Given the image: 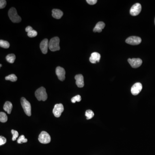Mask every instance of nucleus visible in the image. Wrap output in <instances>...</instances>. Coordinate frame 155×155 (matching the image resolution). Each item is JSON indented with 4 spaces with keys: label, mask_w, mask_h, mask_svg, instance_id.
<instances>
[{
    "label": "nucleus",
    "mask_w": 155,
    "mask_h": 155,
    "mask_svg": "<svg viewBox=\"0 0 155 155\" xmlns=\"http://www.w3.org/2000/svg\"><path fill=\"white\" fill-rule=\"evenodd\" d=\"M8 16L12 22L14 23H19L21 21V18L18 15L15 8H12L8 11Z\"/></svg>",
    "instance_id": "f257e3e1"
},
{
    "label": "nucleus",
    "mask_w": 155,
    "mask_h": 155,
    "mask_svg": "<svg viewBox=\"0 0 155 155\" xmlns=\"http://www.w3.org/2000/svg\"><path fill=\"white\" fill-rule=\"evenodd\" d=\"M60 38L55 37L50 40L49 42V48L51 51H56L60 50Z\"/></svg>",
    "instance_id": "f03ea898"
},
{
    "label": "nucleus",
    "mask_w": 155,
    "mask_h": 155,
    "mask_svg": "<svg viewBox=\"0 0 155 155\" xmlns=\"http://www.w3.org/2000/svg\"><path fill=\"white\" fill-rule=\"evenodd\" d=\"M35 96L39 101H45L47 98V95L46 89L44 87H41L36 90Z\"/></svg>",
    "instance_id": "7ed1b4c3"
},
{
    "label": "nucleus",
    "mask_w": 155,
    "mask_h": 155,
    "mask_svg": "<svg viewBox=\"0 0 155 155\" xmlns=\"http://www.w3.org/2000/svg\"><path fill=\"white\" fill-rule=\"evenodd\" d=\"M21 103L25 113L29 116H31V104L25 97L21 99Z\"/></svg>",
    "instance_id": "20e7f679"
},
{
    "label": "nucleus",
    "mask_w": 155,
    "mask_h": 155,
    "mask_svg": "<svg viewBox=\"0 0 155 155\" xmlns=\"http://www.w3.org/2000/svg\"><path fill=\"white\" fill-rule=\"evenodd\" d=\"M38 140L41 144H48L51 141V137L47 132L43 131L39 135Z\"/></svg>",
    "instance_id": "39448f33"
},
{
    "label": "nucleus",
    "mask_w": 155,
    "mask_h": 155,
    "mask_svg": "<svg viewBox=\"0 0 155 155\" xmlns=\"http://www.w3.org/2000/svg\"><path fill=\"white\" fill-rule=\"evenodd\" d=\"M64 111V107L62 103L57 104L54 105L53 112L55 116L57 118L60 117Z\"/></svg>",
    "instance_id": "423d86ee"
},
{
    "label": "nucleus",
    "mask_w": 155,
    "mask_h": 155,
    "mask_svg": "<svg viewBox=\"0 0 155 155\" xmlns=\"http://www.w3.org/2000/svg\"><path fill=\"white\" fill-rule=\"evenodd\" d=\"M141 5L139 3H136L132 6L131 8L130 13L131 15L136 16L139 14L141 11Z\"/></svg>",
    "instance_id": "0eeeda50"
},
{
    "label": "nucleus",
    "mask_w": 155,
    "mask_h": 155,
    "mask_svg": "<svg viewBox=\"0 0 155 155\" xmlns=\"http://www.w3.org/2000/svg\"><path fill=\"white\" fill-rule=\"evenodd\" d=\"M125 42L129 45H139L141 43V39L137 36H131L126 39Z\"/></svg>",
    "instance_id": "6e6552de"
},
{
    "label": "nucleus",
    "mask_w": 155,
    "mask_h": 155,
    "mask_svg": "<svg viewBox=\"0 0 155 155\" xmlns=\"http://www.w3.org/2000/svg\"><path fill=\"white\" fill-rule=\"evenodd\" d=\"M128 61L131 66L133 68H138L142 64V60L140 58H129Z\"/></svg>",
    "instance_id": "1a4fd4ad"
},
{
    "label": "nucleus",
    "mask_w": 155,
    "mask_h": 155,
    "mask_svg": "<svg viewBox=\"0 0 155 155\" xmlns=\"http://www.w3.org/2000/svg\"><path fill=\"white\" fill-rule=\"evenodd\" d=\"M142 88V85L140 83H136L131 87V92L133 95H137L140 92Z\"/></svg>",
    "instance_id": "9d476101"
},
{
    "label": "nucleus",
    "mask_w": 155,
    "mask_h": 155,
    "mask_svg": "<svg viewBox=\"0 0 155 155\" xmlns=\"http://www.w3.org/2000/svg\"><path fill=\"white\" fill-rule=\"evenodd\" d=\"M56 73L59 80L61 81L65 80L66 72L64 68L60 66H58L56 68Z\"/></svg>",
    "instance_id": "9b49d317"
},
{
    "label": "nucleus",
    "mask_w": 155,
    "mask_h": 155,
    "mask_svg": "<svg viewBox=\"0 0 155 155\" xmlns=\"http://www.w3.org/2000/svg\"><path fill=\"white\" fill-rule=\"evenodd\" d=\"M40 47L42 53L46 54L48 51V48H49L48 40L47 39H44L41 42L40 45Z\"/></svg>",
    "instance_id": "f8f14e48"
},
{
    "label": "nucleus",
    "mask_w": 155,
    "mask_h": 155,
    "mask_svg": "<svg viewBox=\"0 0 155 155\" xmlns=\"http://www.w3.org/2000/svg\"><path fill=\"white\" fill-rule=\"evenodd\" d=\"M75 79L76 80V84L79 88H82L84 87V77L81 74H78L75 75Z\"/></svg>",
    "instance_id": "ddd939ff"
},
{
    "label": "nucleus",
    "mask_w": 155,
    "mask_h": 155,
    "mask_svg": "<svg viewBox=\"0 0 155 155\" xmlns=\"http://www.w3.org/2000/svg\"><path fill=\"white\" fill-rule=\"evenodd\" d=\"M101 57L100 53L97 52H94L91 54V57L89 58V60L92 64H96L97 62H99Z\"/></svg>",
    "instance_id": "4468645a"
},
{
    "label": "nucleus",
    "mask_w": 155,
    "mask_h": 155,
    "mask_svg": "<svg viewBox=\"0 0 155 155\" xmlns=\"http://www.w3.org/2000/svg\"><path fill=\"white\" fill-rule=\"evenodd\" d=\"M64 13L59 9H54L52 10V17L56 19H60L63 16Z\"/></svg>",
    "instance_id": "2eb2a0df"
},
{
    "label": "nucleus",
    "mask_w": 155,
    "mask_h": 155,
    "mask_svg": "<svg viewBox=\"0 0 155 155\" xmlns=\"http://www.w3.org/2000/svg\"><path fill=\"white\" fill-rule=\"evenodd\" d=\"M105 26V24L103 22H99L97 23L93 29V31L94 32H102V30L104 29Z\"/></svg>",
    "instance_id": "dca6fc26"
},
{
    "label": "nucleus",
    "mask_w": 155,
    "mask_h": 155,
    "mask_svg": "<svg viewBox=\"0 0 155 155\" xmlns=\"http://www.w3.org/2000/svg\"><path fill=\"white\" fill-rule=\"evenodd\" d=\"M3 108L5 111H6L8 114H10L11 113L12 109L13 108V105L10 101H6L4 104Z\"/></svg>",
    "instance_id": "f3484780"
},
{
    "label": "nucleus",
    "mask_w": 155,
    "mask_h": 155,
    "mask_svg": "<svg viewBox=\"0 0 155 155\" xmlns=\"http://www.w3.org/2000/svg\"><path fill=\"white\" fill-rule=\"evenodd\" d=\"M6 61L10 64H13L16 60L15 55L13 53L9 54L6 56Z\"/></svg>",
    "instance_id": "a211bd4d"
},
{
    "label": "nucleus",
    "mask_w": 155,
    "mask_h": 155,
    "mask_svg": "<svg viewBox=\"0 0 155 155\" xmlns=\"http://www.w3.org/2000/svg\"><path fill=\"white\" fill-rule=\"evenodd\" d=\"M8 116H6V114L4 112H0V121L1 122L4 123L8 121Z\"/></svg>",
    "instance_id": "6ab92c4d"
},
{
    "label": "nucleus",
    "mask_w": 155,
    "mask_h": 155,
    "mask_svg": "<svg viewBox=\"0 0 155 155\" xmlns=\"http://www.w3.org/2000/svg\"><path fill=\"white\" fill-rule=\"evenodd\" d=\"M10 43L6 41H4L3 40H0V46L1 47L4 48H8L10 47Z\"/></svg>",
    "instance_id": "aec40b11"
},
{
    "label": "nucleus",
    "mask_w": 155,
    "mask_h": 155,
    "mask_svg": "<svg viewBox=\"0 0 155 155\" xmlns=\"http://www.w3.org/2000/svg\"><path fill=\"white\" fill-rule=\"evenodd\" d=\"M85 115L87 117V119L89 120L90 119L94 117V114L91 110L89 109V110H87L86 111Z\"/></svg>",
    "instance_id": "412c9836"
},
{
    "label": "nucleus",
    "mask_w": 155,
    "mask_h": 155,
    "mask_svg": "<svg viewBox=\"0 0 155 155\" xmlns=\"http://www.w3.org/2000/svg\"><path fill=\"white\" fill-rule=\"evenodd\" d=\"M5 79L6 80H9L12 82H15V81H17V77L14 74H11L8 76L6 77Z\"/></svg>",
    "instance_id": "4be33fe9"
},
{
    "label": "nucleus",
    "mask_w": 155,
    "mask_h": 155,
    "mask_svg": "<svg viewBox=\"0 0 155 155\" xmlns=\"http://www.w3.org/2000/svg\"><path fill=\"white\" fill-rule=\"evenodd\" d=\"M28 140L25 137L24 135H22L19 137V138L17 140V143L18 144H22L23 143H26L27 142Z\"/></svg>",
    "instance_id": "5701e85b"
},
{
    "label": "nucleus",
    "mask_w": 155,
    "mask_h": 155,
    "mask_svg": "<svg viewBox=\"0 0 155 155\" xmlns=\"http://www.w3.org/2000/svg\"><path fill=\"white\" fill-rule=\"evenodd\" d=\"M81 100V97L79 95L75 96L71 99V101L73 103H75L76 102H80Z\"/></svg>",
    "instance_id": "b1692460"
},
{
    "label": "nucleus",
    "mask_w": 155,
    "mask_h": 155,
    "mask_svg": "<svg viewBox=\"0 0 155 155\" xmlns=\"http://www.w3.org/2000/svg\"><path fill=\"white\" fill-rule=\"evenodd\" d=\"M37 34H38V33H37V31H36L34 30H32L27 33V35L30 38L36 37L37 36Z\"/></svg>",
    "instance_id": "393cba45"
},
{
    "label": "nucleus",
    "mask_w": 155,
    "mask_h": 155,
    "mask_svg": "<svg viewBox=\"0 0 155 155\" xmlns=\"http://www.w3.org/2000/svg\"><path fill=\"white\" fill-rule=\"evenodd\" d=\"M11 133L13 135V137L12 138V140L13 141H15L17 139V138L19 136V133L17 131H15L14 130H12Z\"/></svg>",
    "instance_id": "a878e982"
},
{
    "label": "nucleus",
    "mask_w": 155,
    "mask_h": 155,
    "mask_svg": "<svg viewBox=\"0 0 155 155\" xmlns=\"http://www.w3.org/2000/svg\"><path fill=\"white\" fill-rule=\"evenodd\" d=\"M6 2L5 0L0 1V9H3L6 6Z\"/></svg>",
    "instance_id": "bb28decb"
},
{
    "label": "nucleus",
    "mask_w": 155,
    "mask_h": 155,
    "mask_svg": "<svg viewBox=\"0 0 155 155\" xmlns=\"http://www.w3.org/2000/svg\"><path fill=\"white\" fill-rule=\"evenodd\" d=\"M6 138L5 137L1 136L0 137V145L1 146L4 144L6 143Z\"/></svg>",
    "instance_id": "cd10ccee"
},
{
    "label": "nucleus",
    "mask_w": 155,
    "mask_h": 155,
    "mask_svg": "<svg viewBox=\"0 0 155 155\" xmlns=\"http://www.w3.org/2000/svg\"><path fill=\"white\" fill-rule=\"evenodd\" d=\"M87 2L90 5H94L97 2V0H87Z\"/></svg>",
    "instance_id": "c85d7f7f"
},
{
    "label": "nucleus",
    "mask_w": 155,
    "mask_h": 155,
    "mask_svg": "<svg viewBox=\"0 0 155 155\" xmlns=\"http://www.w3.org/2000/svg\"><path fill=\"white\" fill-rule=\"evenodd\" d=\"M32 30H33V28H32V27L30 26H28L26 28V29H25V30L27 33H28L29 32H30Z\"/></svg>",
    "instance_id": "c756f323"
},
{
    "label": "nucleus",
    "mask_w": 155,
    "mask_h": 155,
    "mask_svg": "<svg viewBox=\"0 0 155 155\" xmlns=\"http://www.w3.org/2000/svg\"><path fill=\"white\" fill-rule=\"evenodd\" d=\"M0 66H1H1H2V65H1H1H0Z\"/></svg>",
    "instance_id": "7c9ffc66"
},
{
    "label": "nucleus",
    "mask_w": 155,
    "mask_h": 155,
    "mask_svg": "<svg viewBox=\"0 0 155 155\" xmlns=\"http://www.w3.org/2000/svg\"></svg>",
    "instance_id": "2f4dec72"
}]
</instances>
